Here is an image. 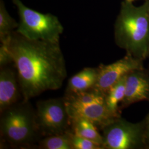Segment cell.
Returning a JSON list of instances; mask_svg holds the SVG:
<instances>
[{"label":"cell","instance_id":"obj_1","mask_svg":"<svg viewBox=\"0 0 149 149\" xmlns=\"http://www.w3.org/2000/svg\"><path fill=\"white\" fill-rule=\"evenodd\" d=\"M5 43L17 70L23 101L62 87L67 70L60 42L29 39L16 31Z\"/></svg>","mask_w":149,"mask_h":149},{"label":"cell","instance_id":"obj_14","mask_svg":"<svg viewBox=\"0 0 149 149\" xmlns=\"http://www.w3.org/2000/svg\"><path fill=\"white\" fill-rule=\"evenodd\" d=\"M18 23L11 17L2 0L0 1V40L1 43L7 42Z\"/></svg>","mask_w":149,"mask_h":149},{"label":"cell","instance_id":"obj_11","mask_svg":"<svg viewBox=\"0 0 149 149\" xmlns=\"http://www.w3.org/2000/svg\"><path fill=\"white\" fill-rule=\"evenodd\" d=\"M98 68H86L70 79L66 94H75L93 88L98 76Z\"/></svg>","mask_w":149,"mask_h":149},{"label":"cell","instance_id":"obj_4","mask_svg":"<svg viewBox=\"0 0 149 149\" xmlns=\"http://www.w3.org/2000/svg\"><path fill=\"white\" fill-rule=\"evenodd\" d=\"M12 1L17 7L19 16L16 32L31 40L60 42L64 27L57 17L34 11L24 5L21 0Z\"/></svg>","mask_w":149,"mask_h":149},{"label":"cell","instance_id":"obj_19","mask_svg":"<svg viewBox=\"0 0 149 149\" xmlns=\"http://www.w3.org/2000/svg\"><path fill=\"white\" fill-rule=\"evenodd\" d=\"M125 1H126L127 2H133V1H135V0H125Z\"/></svg>","mask_w":149,"mask_h":149},{"label":"cell","instance_id":"obj_9","mask_svg":"<svg viewBox=\"0 0 149 149\" xmlns=\"http://www.w3.org/2000/svg\"><path fill=\"white\" fill-rule=\"evenodd\" d=\"M141 101H149V71L145 68L134 70L127 75L125 93L119 108Z\"/></svg>","mask_w":149,"mask_h":149},{"label":"cell","instance_id":"obj_15","mask_svg":"<svg viewBox=\"0 0 149 149\" xmlns=\"http://www.w3.org/2000/svg\"><path fill=\"white\" fill-rule=\"evenodd\" d=\"M68 132L64 134L47 136L45 138L39 141V148L43 149H73Z\"/></svg>","mask_w":149,"mask_h":149},{"label":"cell","instance_id":"obj_8","mask_svg":"<svg viewBox=\"0 0 149 149\" xmlns=\"http://www.w3.org/2000/svg\"><path fill=\"white\" fill-rule=\"evenodd\" d=\"M70 119L84 118L101 129L116 118L120 117L113 114L108 109L106 102L79 103L64 97Z\"/></svg>","mask_w":149,"mask_h":149},{"label":"cell","instance_id":"obj_13","mask_svg":"<svg viewBox=\"0 0 149 149\" xmlns=\"http://www.w3.org/2000/svg\"><path fill=\"white\" fill-rule=\"evenodd\" d=\"M127 75L113 86L105 95V102L108 109L117 117H120L118 104L122 102L125 96Z\"/></svg>","mask_w":149,"mask_h":149},{"label":"cell","instance_id":"obj_18","mask_svg":"<svg viewBox=\"0 0 149 149\" xmlns=\"http://www.w3.org/2000/svg\"><path fill=\"white\" fill-rule=\"evenodd\" d=\"M145 127V136L146 141L148 145V148H149V114L146 118L144 119Z\"/></svg>","mask_w":149,"mask_h":149},{"label":"cell","instance_id":"obj_5","mask_svg":"<svg viewBox=\"0 0 149 149\" xmlns=\"http://www.w3.org/2000/svg\"><path fill=\"white\" fill-rule=\"evenodd\" d=\"M101 129L104 149L148 148L144 120L133 123L120 117L107 124Z\"/></svg>","mask_w":149,"mask_h":149},{"label":"cell","instance_id":"obj_2","mask_svg":"<svg viewBox=\"0 0 149 149\" xmlns=\"http://www.w3.org/2000/svg\"><path fill=\"white\" fill-rule=\"evenodd\" d=\"M149 1L135 6L125 1L114 26L115 41L127 54L142 61L149 56Z\"/></svg>","mask_w":149,"mask_h":149},{"label":"cell","instance_id":"obj_20","mask_svg":"<svg viewBox=\"0 0 149 149\" xmlns=\"http://www.w3.org/2000/svg\"><path fill=\"white\" fill-rule=\"evenodd\" d=\"M147 69H148V70H149V65H148V68H147Z\"/></svg>","mask_w":149,"mask_h":149},{"label":"cell","instance_id":"obj_10","mask_svg":"<svg viewBox=\"0 0 149 149\" xmlns=\"http://www.w3.org/2000/svg\"><path fill=\"white\" fill-rule=\"evenodd\" d=\"M20 87L17 74L9 68H1L0 71V111L17 103Z\"/></svg>","mask_w":149,"mask_h":149},{"label":"cell","instance_id":"obj_3","mask_svg":"<svg viewBox=\"0 0 149 149\" xmlns=\"http://www.w3.org/2000/svg\"><path fill=\"white\" fill-rule=\"evenodd\" d=\"M1 138L14 146H25L33 143L40 133L36 112L29 101L16 103L1 113Z\"/></svg>","mask_w":149,"mask_h":149},{"label":"cell","instance_id":"obj_6","mask_svg":"<svg viewBox=\"0 0 149 149\" xmlns=\"http://www.w3.org/2000/svg\"><path fill=\"white\" fill-rule=\"evenodd\" d=\"M36 112L40 133L49 136L68 131L71 119L64 98L38 102Z\"/></svg>","mask_w":149,"mask_h":149},{"label":"cell","instance_id":"obj_16","mask_svg":"<svg viewBox=\"0 0 149 149\" xmlns=\"http://www.w3.org/2000/svg\"><path fill=\"white\" fill-rule=\"evenodd\" d=\"M70 142L73 149H103L100 145L81 137L68 130Z\"/></svg>","mask_w":149,"mask_h":149},{"label":"cell","instance_id":"obj_12","mask_svg":"<svg viewBox=\"0 0 149 149\" xmlns=\"http://www.w3.org/2000/svg\"><path fill=\"white\" fill-rule=\"evenodd\" d=\"M71 124L72 129V132L95 142L103 148L102 135L98 132L96 125L93 123L84 118H77L71 119Z\"/></svg>","mask_w":149,"mask_h":149},{"label":"cell","instance_id":"obj_7","mask_svg":"<svg viewBox=\"0 0 149 149\" xmlns=\"http://www.w3.org/2000/svg\"><path fill=\"white\" fill-rule=\"evenodd\" d=\"M144 68V61L135 59L127 54L123 58L113 63L101 64L98 68L97 79L93 88L106 95L112 86L123 77L134 70Z\"/></svg>","mask_w":149,"mask_h":149},{"label":"cell","instance_id":"obj_17","mask_svg":"<svg viewBox=\"0 0 149 149\" xmlns=\"http://www.w3.org/2000/svg\"><path fill=\"white\" fill-rule=\"evenodd\" d=\"M12 63L11 55L7 43H1L0 48V65L1 68L7 64Z\"/></svg>","mask_w":149,"mask_h":149},{"label":"cell","instance_id":"obj_21","mask_svg":"<svg viewBox=\"0 0 149 149\" xmlns=\"http://www.w3.org/2000/svg\"></svg>","mask_w":149,"mask_h":149}]
</instances>
